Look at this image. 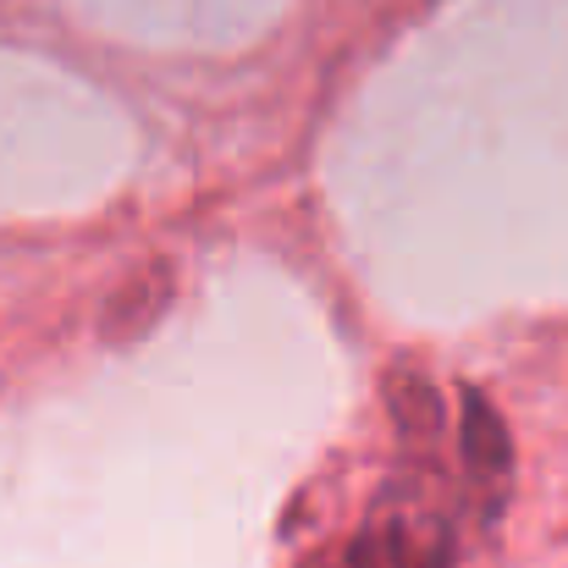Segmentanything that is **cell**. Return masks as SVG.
Segmentation results:
<instances>
[{"instance_id": "obj_1", "label": "cell", "mask_w": 568, "mask_h": 568, "mask_svg": "<svg viewBox=\"0 0 568 568\" xmlns=\"http://www.w3.org/2000/svg\"><path fill=\"white\" fill-rule=\"evenodd\" d=\"M442 436H397L403 464L348 541L343 568H453V514L442 503Z\"/></svg>"}, {"instance_id": "obj_2", "label": "cell", "mask_w": 568, "mask_h": 568, "mask_svg": "<svg viewBox=\"0 0 568 568\" xmlns=\"http://www.w3.org/2000/svg\"><path fill=\"white\" fill-rule=\"evenodd\" d=\"M458 464H464V497L480 530H497L508 497H514V442L486 392H464V425H458Z\"/></svg>"}, {"instance_id": "obj_3", "label": "cell", "mask_w": 568, "mask_h": 568, "mask_svg": "<svg viewBox=\"0 0 568 568\" xmlns=\"http://www.w3.org/2000/svg\"><path fill=\"white\" fill-rule=\"evenodd\" d=\"M172 304V265H144V276H133L111 304H105V337L111 343H133L144 337Z\"/></svg>"}]
</instances>
